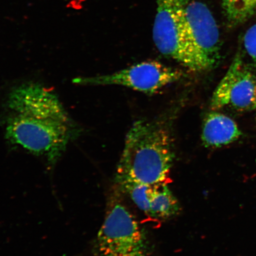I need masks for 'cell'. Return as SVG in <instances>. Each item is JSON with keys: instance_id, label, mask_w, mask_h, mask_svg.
<instances>
[{"instance_id": "cell-1", "label": "cell", "mask_w": 256, "mask_h": 256, "mask_svg": "<svg viewBox=\"0 0 256 256\" xmlns=\"http://www.w3.org/2000/svg\"><path fill=\"white\" fill-rule=\"evenodd\" d=\"M4 126L6 139L12 146L42 156L52 168L80 132L58 96L34 82L10 92Z\"/></svg>"}, {"instance_id": "cell-2", "label": "cell", "mask_w": 256, "mask_h": 256, "mask_svg": "<svg viewBox=\"0 0 256 256\" xmlns=\"http://www.w3.org/2000/svg\"><path fill=\"white\" fill-rule=\"evenodd\" d=\"M174 140L165 124L138 120L127 134L115 180L164 183L174 165Z\"/></svg>"}, {"instance_id": "cell-3", "label": "cell", "mask_w": 256, "mask_h": 256, "mask_svg": "<svg viewBox=\"0 0 256 256\" xmlns=\"http://www.w3.org/2000/svg\"><path fill=\"white\" fill-rule=\"evenodd\" d=\"M94 252L98 256H152L146 233L121 200L118 187L108 198Z\"/></svg>"}, {"instance_id": "cell-4", "label": "cell", "mask_w": 256, "mask_h": 256, "mask_svg": "<svg viewBox=\"0 0 256 256\" xmlns=\"http://www.w3.org/2000/svg\"><path fill=\"white\" fill-rule=\"evenodd\" d=\"M190 0H158L153 40L160 53L192 72H203L192 42L186 8Z\"/></svg>"}, {"instance_id": "cell-5", "label": "cell", "mask_w": 256, "mask_h": 256, "mask_svg": "<svg viewBox=\"0 0 256 256\" xmlns=\"http://www.w3.org/2000/svg\"><path fill=\"white\" fill-rule=\"evenodd\" d=\"M183 76L180 70L158 62H146L110 74L76 78L73 80V82L80 85L122 86L152 94L178 81Z\"/></svg>"}, {"instance_id": "cell-6", "label": "cell", "mask_w": 256, "mask_h": 256, "mask_svg": "<svg viewBox=\"0 0 256 256\" xmlns=\"http://www.w3.org/2000/svg\"><path fill=\"white\" fill-rule=\"evenodd\" d=\"M210 108L241 112L256 110V76L239 51L214 92Z\"/></svg>"}, {"instance_id": "cell-7", "label": "cell", "mask_w": 256, "mask_h": 256, "mask_svg": "<svg viewBox=\"0 0 256 256\" xmlns=\"http://www.w3.org/2000/svg\"><path fill=\"white\" fill-rule=\"evenodd\" d=\"M186 18L203 72L215 68L222 58V44L212 12L204 2L190 0L186 8Z\"/></svg>"}, {"instance_id": "cell-8", "label": "cell", "mask_w": 256, "mask_h": 256, "mask_svg": "<svg viewBox=\"0 0 256 256\" xmlns=\"http://www.w3.org/2000/svg\"><path fill=\"white\" fill-rule=\"evenodd\" d=\"M124 192L140 210L153 218H171L180 212V204L165 182L146 184L128 182Z\"/></svg>"}, {"instance_id": "cell-9", "label": "cell", "mask_w": 256, "mask_h": 256, "mask_svg": "<svg viewBox=\"0 0 256 256\" xmlns=\"http://www.w3.org/2000/svg\"><path fill=\"white\" fill-rule=\"evenodd\" d=\"M242 134L232 118L219 112H212L204 120L202 140L206 147L219 148L236 142Z\"/></svg>"}, {"instance_id": "cell-10", "label": "cell", "mask_w": 256, "mask_h": 256, "mask_svg": "<svg viewBox=\"0 0 256 256\" xmlns=\"http://www.w3.org/2000/svg\"><path fill=\"white\" fill-rule=\"evenodd\" d=\"M227 24L234 28L244 24L256 14V0H222Z\"/></svg>"}, {"instance_id": "cell-11", "label": "cell", "mask_w": 256, "mask_h": 256, "mask_svg": "<svg viewBox=\"0 0 256 256\" xmlns=\"http://www.w3.org/2000/svg\"><path fill=\"white\" fill-rule=\"evenodd\" d=\"M244 53L242 56H248V65L256 69V24L252 25L245 32L242 38Z\"/></svg>"}]
</instances>
